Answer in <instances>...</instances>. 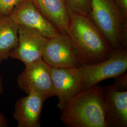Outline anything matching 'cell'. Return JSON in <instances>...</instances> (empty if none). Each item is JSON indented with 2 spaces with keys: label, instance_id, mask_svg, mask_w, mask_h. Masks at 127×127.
I'll return each mask as SVG.
<instances>
[{
  "label": "cell",
  "instance_id": "9",
  "mask_svg": "<svg viewBox=\"0 0 127 127\" xmlns=\"http://www.w3.org/2000/svg\"><path fill=\"white\" fill-rule=\"evenodd\" d=\"M54 96L59 99L57 107L63 108L67 102L82 89L81 66L73 68L50 67Z\"/></svg>",
  "mask_w": 127,
  "mask_h": 127
},
{
  "label": "cell",
  "instance_id": "16",
  "mask_svg": "<svg viewBox=\"0 0 127 127\" xmlns=\"http://www.w3.org/2000/svg\"><path fill=\"white\" fill-rule=\"evenodd\" d=\"M124 20H127V0H114Z\"/></svg>",
  "mask_w": 127,
  "mask_h": 127
},
{
  "label": "cell",
  "instance_id": "4",
  "mask_svg": "<svg viewBox=\"0 0 127 127\" xmlns=\"http://www.w3.org/2000/svg\"><path fill=\"white\" fill-rule=\"evenodd\" d=\"M82 89L97 85L106 79L115 78L127 70V48L113 50L109 57L99 63L81 66Z\"/></svg>",
  "mask_w": 127,
  "mask_h": 127
},
{
  "label": "cell",
  "instance_id": "1",
  "mask_svg": "<svg viewBox=\"0 0 127 127\" xmlns=\"http://www.w3.org/2000/svg\"><path fill=\"white\" fill-rule=\"evenodd\" d=\"M68 10L69 20L66 34L81 65H91L107 59L114 50L90 17L69 8Z\"/></svg>",
  "mask_w": 127,
  "mask_h": 127
},
{
  "label": "cell",
  "instance_id": "13",
  "mask_svg": "<svg viewBox=\"0 0 127 127\" xmlns=\"http://www.w3.org/2000/svg\"><path fill=\"white\" fill-rule=\"evenodd\" d=\"M19 26L0 14V63L8 59L18 43Z\"/></svg>",
  "mask_w": 127,
  "mask_h": 127
},
{
  "label": "cell",
  "instance_id": "2",
  "mask_svg": "<svg viewBox=\"0 0 127 127\" xmlns=\"http://www.w3.org/2000/svg\"><path fill=\"white\" fill-rule=\"evenodd\" d=\"M61 110L60 120L67 127H111L102 87L82 89Z\"/></svg>",
  "mask_w": 127,
  "mask_h": 127
},
{
  "label": "cell",
  "instance_id": "10",
  "mask_svg": "<svg viewBox=\"0 0 127 127\" xmlns=\"http://www.w3.org/2000/svg\"><path fill=\"white\" fill-rule=\"evenodd\" d=\"M9 16L18 26L36 31L48 39L61 33L30 0H26L16 6Z\"/></svg>",
  "mask_w": 127,
  "mask_h": 127
},
{
  "label": "cell",
  "instance_id": "11",
  "mask_svg": "<svg viewBox=\"0 0 127 127\" xmlns=\"http://www.w3.org/2000/svg\"><path fill=\"white\" fill-rule=\"evenodd\" d=\"M48 95L28 94L17 100L14 105L13 118L18 127H40V118L44 101Z\"/></svg>",
  "mask_w": 127,
  "mask_h": 127
},
{
  "label": "cell",
  "instance_id": "5",
  "mask_svg": "<svg viewBox=\"0 0 127 127\" xmlns=\"http://www.w3.org/2000/svg\"><path fill=\"white\" fill-rule=\"evenodd\" d=\"M114 79L113 84L102 87L110 126L127 127V73Z\"/></svg>",
  "mask_w": 127,
  "mask_h": 127
},
{
  "label": "cell",
  "instance_id": "18",
  "mask_svg": "<svg viewBox=\"0 0 127 127\" xmlns=\"http://www.w3.org/2000/svg\"><path fill=\"white\" fill-rule=\"evenodd\" d=\"M3 91V85H2V81L1 77L0 75V95L2 93Z\"/></svg>",
  "mask_w": 127,
  "mask_h": 127
},
{
  "label": "cell",
  "instance_id": "3",
  "mask_svg": "<svg viewBox=\"0 0 127 127\" xmlns=\"http://www.w3.org/2000/svg\"><path fill=\"white\" fill-rule=\"evenodd\" d=\"M90 17L113 50L127 48V22L114 0H90Z\"/></svg>",
  "mask_w": 127,
  "mask_h": 127
},
{
  "label": "cell",
  "instance_id": "15",
  "mask_svg": "<svg viewBox=\"0 0 127 127\" xmlns=\"http://www.w3.org/2000/svg\"><path fill=\"white\" fill-rule=\"evenodd\" d=\"M26 0H0V14L9 16L14 9Z\"/></svg>",
  "mask_w": 127,
  "mask_h": 127
},
{
  "label": "cell",
  "instance_id": "6",
  "mask_svg": "<svg viewBox=\"0 0 127 127\" xmlns=\"http://www.w3.org/2000/svg\"><path fill=\"white\" fill-rule=\"evenodd\" d=\"M50 67L43 59L26 65L17 79L18 88L27 94L54 96Z\"/></svg>",
  "mask_w": 127,
  "mask_h": 127
},
{
  "label": "cell",
  "instance_id": "14",
  "mask_svg": "<svg viewBox=\"0 0 127 127\" xmlns=\"http://www.w3.org/2000/svg\"><path fill=\"white\" fill-rule=\"evenodd\" d=\"M68 8L74 12L90 17V0H65Z\"/></svg>",
  "mask_w": 127,
  "mask_h": 127
},
{
  "label": "cell",
  "instance_id": "8",
  "mask_svg": "<svg viewBox=\"0 0 127 127\" xmlns=\"http://www.w3.org/2000/svg\"><path fill=\"white\" fill-rule=\"evenodd\" d=\"M42 59L50 67L54 68L82 66L71 40L66 33H60L48 39Z\"/></svg>",
  "mask_w": 127,
  "mask_h": 127
},
{
  "label": "cell",
  "instance_id": "17",
  "mask_svg": "<svg viewBox=\"0 0 127 127\" xmlns=\"http://www.w3.org/2000/svg\"><path fill=\"white\" fill-rule=\"evenodd\" d=\"M8 126V121L4 115L0 113V127H6Z\"/></svg>",
  "mask_w": 127,
  "mask_h": 127
},
{
  "label": "cell",
  "instance_id": "12",
  "mask_svg": "<svg viewBox=\"0 0 127 127\" xmlns=\"http://www.w3.org/2000/svg\"><path fill=\"white\" fill-rule=\"evenodd\" d=\"M61 33H66L69 15L65 0H30Z\"/></svg>",
  "mask_w": 127,
  "mask_h": 127
},
{
  "label": "cell",
  "instance_id": "7",
  "mask_svg": "<svg viewBox=\"0 0 127 127\" xmlns=\"http://www.w3.org/2000/svg\"><path fill=\"white\" fill-rule=\"evenodd\" d=\"M48 39L36 31L19 26L18 43L9 57L21 61L25 66L42 59Z\"/></svg>",
  "mask_w": 127,
  "mask_h": 127
}]
</instances>
